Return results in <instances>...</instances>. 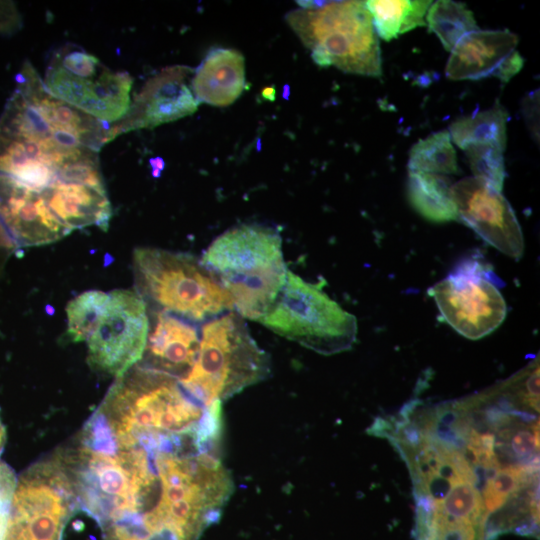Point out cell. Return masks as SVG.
<instances>
[{"label": "cell", "instance_id": "6da1fadb", "mask_svg": "<svg viewBox=\"0 0 540 540\" xmlns=\"http://www.w3.org/2000/svg\"><path fill=\"white\" fill-rule=\"evenodd\" d=\"M201 262L229 294L234 311L259 322L276 303L287 279L279 231L242 224L218 236Z\"/></svg>", "mask_w": 540, "mask_h": 540}, {"label": "cell", "instance_id": "7a4b0ae2", "mask_svg": "<svg viewBox=\"0 0 540 540\" xmlns=\"http://www.w3.org/2000/svg\"><path fill=\"white\" fill-rule=\"evenodd\" d=\"M133 274L135 292L151 311L167 312L203 325L234 310L217 277L190 254L136 248Z\"/></svg>", "mask_w": 540, "mask_h": 540}, {"label": "cell", "instance_id": "3957f363", "mask_svg": "<svg viewBox=\"0 0 540 540\" xmlns=\"http://www.w3.org/2000/svg\"><path fill=\"white\" fill-rule=\"evenodd\" d=\"M298 3L302 7L287 13L286 21L317 65L352 74L382 75L379 38L365 1Z\"/></svg>", "mask_w": 540, "mask_h": 540}, {"label": "cell", "instance_id": "277c9868", "mask_svg": "<svg viewBox=\"0 0 540 540\" xmlns=\"http://www.w3.org/2000/svg\"><path fill=\"white\" fill-rule=\"evenodd\" d=\"M269 356L257 345L237 312L203 324L196 362L180 383L196 400L222 402L268 377Z\"/></svg>", "mask_w": 540, "mask_h": 540}, {"label": "cell", "instance_id": "5b68a950", "mask_svg": "<svg viewBox=\"0 0 540 540\" xmlns=\"http://www.w3.org/2000/svg\"><path fill=\"white\" fill-rule=\"evenodd\" d=\"M323 283L307 282L288 270L276 303L259 323L321 354L350 349L357 335L356 318L323 291Z\"/></svg>", "mask_w": 540, "mask_h": 540}, {"label": "cell", "instance_id": "8992f818", "mask_svg": "<svg viewBox=\"0 0 540 540\" xmlns=\"http://www.w3.org/2000/svg\"><path fill=\"white\" fill-rule=\"evenodd\" d=\"M76 509L73 480L60 450L19 476L2 540H62Z\"/></svg>", "mask_w": 540, "mask_h": 540}, {"label": "cell", "instance_id": "52a82bcc", "mask_svg": "<svg viewBox=\"0 0 540 540\" xmlns=\"http://www.w3.org/2000/svg\"><path fill=\"white\" fill-rule=\"evenodd\" d=\"M496 280L491 269L470 258L431 287L429 294L454 330L476 340L496 330L506 317V303Z\"/></svg>", "mask_w": 540, "mask_h": 540}, {"label": "cell", "instance_id": "ba28073f", "mask_svg": "<svg viewBox=\"0 0 540 540\" xmlns=\"http://www.w3.org/2000/svg\"><path fill=\"white\" fill-rule=\"evenodd\" d=\"M149 331L148 309L131 290H114L87 340V362L101 373L121 376L142 359Z\"/></svg>", "mask_w": 540, "mask_h": 540}, {"label": "cell", "instance_id": "9c48e42d", "mask_svg": "<svg viewBox=\"0 0 540 540\" xmlns=\"http://www.w3.org/2000/svg\"><path fill=\"white\" fill-rule=\"evenodd\" d=\"M459 220L471 227L484 241L500 252L519 259L524 238L510 203L501 194L474 177L452 185Z\"/></svg>", "mask_w": 540, "mask_h": 540}, {"label": "cell", "instance_id": "30bf717a", "mask_svg": "<svg viewBox=\"0 0 540 540\" xmlns=\"http://www.w3.org/2000/svg\"><path fill=\"white\" fill-rule=\"evenodd\" d=\"M132 82L127 72H112L108 68L97 78L78 77L53 61L44 79L53 96L108 124L120 121L128 113Z\"/></svg>", "mask_w": 540, "mask_h": 540}, {"label": "cell", "instance_id": "8fae6325", "mask_svg": "<svg viewBox=\"0 0 540 540\" xmlns=\"http://www.w3.org/2000/svg\"><path fill=\"white\" fill-rule=\"evenodd\" d=\"M193 72L189 67L172 66L151 77L125 117L111 126V140L130 130L153 128L193 114L199 105L187 83Z\"/></svg>", "mask_w": 540, "mask_h": 540}, {"label": "cell", "instance_id": "7c38bea8", "mask_svg": "<svg viewBox=\"0 0 540 540\" xmlns=\"http://www.w3.org/2000/svg\"><path fill=\"white\" fill-rule=\"evenodd\" d=\"M518 37L508 29H476L451 50L445 73L452 80H477L489 76L508 82L524 64L516 50Z\"/></svg>", "mask_w": 540, "mask_h": 540}, {"label": "cell", "instance_id": "4fadbf2b", "mask_svg": "<svg viewBox=\"0 0 540 540\" xmlns=\"http://www.w3.org/2000/svg\"><path fill=\"white\" fill-rule=\"evenodd\" d=\"M0 219L19 247L50 244L71 232L53 214L42 192L2 174Z\"/></svg>", "mask_w": 540, "mask_h": 540}, {"label": "cell", "instance_id": "5bb4252c", "mask_svg": "<svg viewBox=\"0 0 540 540\" xmlns=\"http://www.w3.org/2000/svg\"><path fill=\"white\" fill-rule=\"evenodd\" d=\"M149 331L139 365L179 381L192 370L199 351L198 325L162 311L148 313Z\"/></svg>", "mask_w": 540, "mask_h": 540}, {"label": "cell", "instance_id": "9a60e30c", "mask_svg": "<svg viewBox=\"0 0 540 540\" xmlns=\"http://www.w3.org/2000/svg\"><path fill=\"white\" fill-rule=\"evenodd\" d=\"M16 81V87L58 133L78 138L85 147L95 152L111 141V126L53 96L29 61L24 62Z\"/></svg>", "mask_w": 540, "mask_h": 540}, {"label": "cell", "instance_id": "2e32d148", "mask_svg": "<svg viewBox=\"0 0 540 540\" xmlns=\"http://www.w3.org/2000/svg\"><path fill=\"white\" fill-rule=\"evenodd\" d=\"M190 86L198 103L232 104L246 87L244 56L234 49H211L193 72Z\"/></svg>", "mask_w": 540, "mask_h": 540}, {"label": "cell", "instance_id": "e0dca14e", "mask_svg": "<svg viewBox=\"0 0 540 540\" xmlns=\"http://www.w3.org/2000/svg\"><path fill=\"white\" fill-rule=\"evenodd\" d=\"M42 193L53 214L71 231L92 225L107 230L112 210L106 190L56 182Z\"/></svg>", "mask_w": 540, "mask_h": 540}, {"label": "cell", "instance_id": "ac0fdd59", "mask_svg": "<svg viewBox=\"0 0 540 540\" xmlns=\"http://www.w3.org/2000/svg\"><path fill=\"white\" fill-rule=\"evenodd\" d=\"M408 198L413 208L432 222L459 220L451 179L434 173L409 171Z\"/></svg>", "mask_w": 540, "mask_h": 540}, {"label": "cell", "instance_id": "d6986e66", "mask_svg": "<svg viewBox=\"0 0 540 540\" xmlns=\"http://www.w3.org/2000/svg\"><path fill=\"white\" fill-rule=\"evenodd\" d=\"M508 119L507 111L496 101L487 110L456 119L448 131L451 140L462 150L474 143H492L505 150Z\"/></svg>", "mask_w": 540, "mask_h": 540}, {"label": "cell", "instance_id": "ffe728a7", "mask_svg": "<svg viewBox=\"0 0 540 540\" xmlns=\"http://www.w3.org/2000/svg\"><path fill=\"white\" fill-rule=\"evenodd\" d=\"M379 37L386 41L416 27L426 26L424 16L432 1H365Z\"/></svg>", "mask_w": 540, "mask_h": 540}, {"label": "cell", "instance_id": "44dd1931", "mask_svg": "<svg viewBox=\"0 0 540 540\" xmlns=\"http://www.w3.org/2000/svg\"><path fill=\"white\" fill-rule=\"evenodd\" d=\"M429 30L436 34L447 51L466 34L478 29L474 15L465 4L451 0L432 3L426 15Z\"/></svg>", "mask_w": 540, "mask_h": 540}, {"label": "cell", "instance_id": "7402d4cb", "mask_svg": "<svg viewBox=\"0 0 540 540\" xmlns=\"http://www.w3.org/2000/svg\"><path fill=\"white\" fill-rule=\"evenodd\" d=\"M408 168L409 171L458 174L460 169L449 131H438L415 143L409 152Z\"/></svg>", "mask_w": 540, "mask_h": 540}, {"label": "cell", "instance_id": "603a6c76", "mask_svg": "<svg viewBox=\"0 0 540 540\" xmlns=\"http://www.w3.org/2000/svg\"><path fill=\"white\" fill-rule=\"evenodd\" d=\"M109 294L89 290L69 302L67 312V336L72 342L87 341L105 311Z\"/></svg>", "mask_w": 540, "mask_h": 540}, {"label": "cell", "instance_id": "cb8c5ba5", "mask_svg": "<svg viewBox=\"0 0 540 540\" xmlns=\"http://www.w3.org/2000/svg\"><path fill=\"white\" fill-rule=\"evenodd\" d=\"M463 150L474 178L501 192L506 176L504 150L492 143H474Z\"/></svg>", "mask_w": 540, "mask_h": 540}, {"label": "cell", "instance_id": "d4e9b609", "mask_svg": "<svg viewBox=\"0 0 540 540\" xmlns=\"http://www.w3.org/2000/svg\"><path fill=\"white\" fill-rule=\"evenodd\" d=\"M56 182L82 184L105 190L96 152L87 149L67 160L58 169Z\"/></svg>", "mask_w": 540, "mask_h": 540}, {"label": "cell", "instance_id": "484cf974", "mask_svg": "<svg viewBox=\"0 0 540 540\" xmlns=\"http://www.w3.org/2000/svg\"><path fill=\"white\" fill-rule=\"evenodd\" d=\"M51 61L82 78H97L107 67L94 55L75 46H65L55 52Z\"/></svg>", "mask_w": 540, "mask_h": 540}, {"label": "cell", "instance_id": "4316f807", "mask_svg": "<svg viewBox=\"0 0 540 540\" xmlns=\"http://www.w3.org/2000/svg\"><path fill=\"white\" fill-rule=\"evenodd\" d=\"M16 481L12 469L0 463V540L4 535Z\"/></svg>", "mask_w": 540, "mask_h": 540}, {"label": "cell", "instance_id": "83f0119b", "mask_svg": "<svg viewBox=\"0 0 540 540\" xmlns=\"http://www.w3.org/2000/svg\"><path fill=\"white\" fill-rule=\"evenodd\" d=\"M22 25V19L15 4L10 1H0V33L13 34Z\"/></svg>", "mask_w": 540, "mask_h": 540}, {"label": "cell", "instance_id": "f1b7e54d", "mask_svg": "<svg viewBox=\"0 0 540 540\" xmlns=\"http://www.w3.org/2000/svg\"><path fill=\"white\" fill-rule=\"evenodd\" d=\"M19 246L11 237L0 219V275L9 258L18 251Z\"/></svg>", "mask_w": 540, "mask_h": 540}, {"label": "cell", "instance_id": "f546056e", "mask_svg": "<svg viewBox=\"0 0 540 540\" xmlns=\"http://www.w3.org/2000/svg\"><path fill=\"white\" fill-rule=\"evenodd\" d=\"M523 113L530 131L534 134L538 133L536 128V124L538 125V118H536V116L538 117V93L536 91L529 94L527 99H524Z\"/></svg>", "mask_w": 540, "mask_h": 540}, {"label": "cell", "instance_id": "4dcf8cb0", "mask_svg": "<svg viewBox=\"0 0 540 540\" xmlns=\"http://www.w3.org/2000/svg\"><path fill=\"white\" fill-rule=\"evenodd\" d=\"M275 88L274 87H266L262 90L261 95L265 100L273 101L275 99Z\"/></svg>", "mask_w": 540, "mask_h": 540}, {"label": "cell", "instance_id": "1f68e13d", "mask_svg": "<svg viewBox=\"0 0 540 540\" xmlns=\"http://www.w3.org/2000/svg\"><path fill=\"white\" fill-rule=\"evenodd\" d=\"M5 442H6V431H5V427L0 419V455L4 449V445H5Z\"/></svg>", "mask_w": 540, "mask_h": 540}]
</instances>
